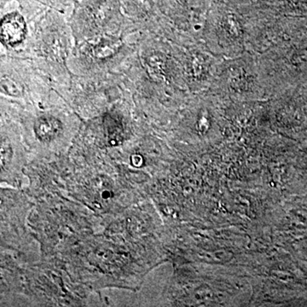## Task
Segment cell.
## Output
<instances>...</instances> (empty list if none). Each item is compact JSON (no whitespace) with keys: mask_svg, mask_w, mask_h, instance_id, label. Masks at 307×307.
<instances>
[{"mask_svg":"<svg viewBox=\"0 0 307 307\" xmlns=\"http://www.w3.org/2000/svg\"><path fill=\"white\" fill-rule=\"evenodd\" d=\"M131 163L135 168H140L142 164V158L138 155H133L131 157Z\"/></svg>","mask_w":307,"mask_h":307,"instance_id":"3","label":"cell"},{"mask_svg":"<svg viewBox=\"0 0 307 307\" xmlns=\"http://www.w3.org/2000/svg\"><path fill=\"white\" fill-rule=\"evenodd\" d=\"M62 124L52 116H43L38 119L34 125V131L38 138L42 142H51L59 136Z\"/></svg>","mask_w":307,"mask_h":307,"instance_id":"2","label":"cell"},{"mask_svg":"<svg viewBox=\"0 0 307 307\" xmlns=\"http://www.w3.org/2000/svg\"><path fill=\"white\" fill-rule=\"evenodd\" d=\"M102 197L103 199H108L109 197H111V193L109 191H103L102 193Z\"/></svg>","mask_w":307,"mask_h":307,"instance_id":"4","label":"cell"},{"mask_svg":"<svg viewBox=\"0 0 307 307\" xmlns=\"http://www.w3.org/2000/svg\"><path fill=\"white\" fill-rule=\"evenodd\" d=\"M26 34V23L18 13L6 15L1 24V39L6 45L15 46L20 44Z\"/></svg>","mask_w":307,"mask_h":307,"instance_id":"1","label":"cell"}]
</instances>
